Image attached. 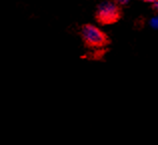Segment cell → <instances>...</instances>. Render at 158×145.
<instances>
[{"label":"cell","mask_w":158,"mask_h":145,"mask_svg":"<svg viewBox=\"0 0 158 145\" xmlns=\"http://www.w3.org/2000/svg\"><path fill=\"white\" fill-rule=\"evenodd\" d=\"M151 8H152V10L154 11L156 14H158V1H156L155 3L151 4Z\"/></svg>","instance_id":"obj_4"},{"label":"cell","mask_w":158,"mask_h":145,"mask_svg":"<svg viewBox=\"0 0 158 145\" xmlns=\"http://www.w3.org/2000/svg\"><path fill=\"white\" fill-rule=\"evenodd\" d=\"M143 2L145 3H149V4H153V3H155L156 1H158V0H142Z\"/></svg>","instance_id":"obj_5"},{"label":"cell","mask_w":158,"mask_h":145,"mask_svg":"<svg viewBox=\"0 0 158 145\" xmlns=\"http://www.w3.org/2000/svg\"><path fill=\"white\" fill-rule=\"evenodd\" d=\"M79 34L86 47L91 49H101L110 44L111 40L106 33L95 24L86 23L82 25Z\"/></svg>","instance_id":"obj_1"},{"label":"cell","mask_w":158,"mask_h":145,"mask_svg":"<svg viewBox=\"0 0 158 145\" xmlns=\"http://www.w3.org/2000/svg\"><path fill=\"white\" fill-rule=\"evenodd\" d=\"M122 7L112 0H105L98 4L94 17L100 25H113L122 18Z\"/></svg>","instance_id":"obj_2"},{"label":"cell","mask_w":158,"mask_h":145,"mask_svg":"<svg viewBox=\"0 0 158 145\" xmlns=\"http://www.w3.org/2000/svg\"><path fill=\"white\" fill-rule=\"evenodd\" d=\"M112 1H114L116 4H118L119 6L124 7V6H126L129 4L131 0H112Z\"/></svg>","instance_id":"obj_3"}]
</instances>
